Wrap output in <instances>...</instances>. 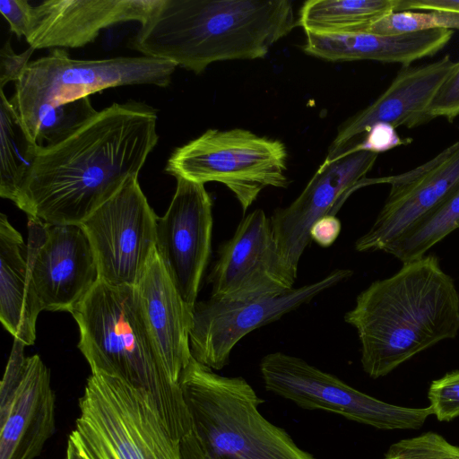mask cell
I'll use <instances>...</instances> for the list:
<instances>
[{
    "label": "cell",
    "mask_w": 459,
    "mask_h": 459,
    "mask_svg": "<svg viewBox=\"0 0 459 459\" xmlns=\"http://www.w3.org/2000/svg\"><path fill=\"white\" fill-rule=\"evenodd\" d=\"M157 111L134 100L113 103L77 132L39 147L15 204L54 225H81L133 176L158 143Z\"/></svg>",
    "instance_id": "cell-1"
},
{
    "label": "cell",
    "mask_w": 459,
    "mask_h": 459,
    "mask_svg": "<svg viewBox=\"0 0 459 459\" xmlns=\"http://www.w3.org/2000/svg\"><path fill=\"white\" fill-rule=\"evenodd\" d=\"M344 321L361 344V365L372 378L459 333V294L436 255L403 264L394 275L361 291Z\"/></svg>",
    "instance_id": "cell-2"
},
{
    "label": "cell",
    "mask_w": 459,
    "mask_h": 459,
    "mask_svg": "<svg viewBox=\"0 0 459 459\" xmlns=\"http://www.w3.org/2000/svg\"><path fill=\"white\" fill-rule=\"evenodd\" d=\"M297 22L290 0H160L131 45L201 74L218 61L264 58Z\"/></svg>",
    "instance_id": "cell-3"
},
{
    "label": "cell",
    "mask_w": 459,
    "mask_h": 459,
    "mask_svg": "<svg viewBox=\"0 0 459 459\" xmlns=\"http://www.w3.org/2000/svg\"><path fill=\"white\" fill-rule=\"evenodd\" d=\"M69 313L80 330L78 348L91 373L121 379L145 393L170 436L192 429L183 394L170 378L144 320L134 286L100 280Z\"/></svg>",
    "instance_id": "cell-4"
},
{
    "label": "cell",
    "mask_w": 459,
    "mask_h": 459,
    "mask_svg": "<svg viewBox=\"0 0 459 459\" xmlns=\"http://www.w3.org/2000/svg\"><path fill=\"white\" fill-rule=\"evenodd\" d=\"M179 385L190 432L208 454L223 459H316L260 413L264 400L242 377L219 375L192 357Z\"/></svg>",
    "instance_id": "cell-5"
},
{
    "label": "cell",
    "mask_w": 459,
    "mask_h": 459,
    "mask_svg": "<svg viewBox=\"0 0 459 459\" xmlns=\"http://www.w3.org/2000/svg\"><path fill=\"white\" fill-rule=\"evenodd\" d=\"M176 66L169 61L146 56L74 59L66 50L54 48L28 64L15 82V93L10 101L35 142L39 118L48 108L118 86L167 87Z\"/></svg>",
    "instance_id": "cell-6"
},
{
    "label": "cell",
    "mask_w": 459,
    "mask_h": 459,
    "mask_svg": "<svg viewBox=\"0 0 459 459\" xmlns=\"http://www.w3.org/2000/svg\"><path fill=\"white\" fill-rule=\"evenodd\" d=\"M79 408L73 433L89 459H156L178 441L149 396L117 377L91 373Z\"/></svg>",
    "instance_id": "cell-7"
},
{
    "label": "cell",
    "mask_w": 459,
    "mask_h": 459,
    "mask_svg": "<svg viewBox=\"0 0 459 459\" xmlns=\"http://www.w3.org/2000/svg\"><path fill=\"white\" fill-rule=\"evenodd\" d=\"M287 149L279 140L242 128L208 129L177 148L165 171L204 185L222 183L245 212L264 188L287 187Z\"/></svg>",
    "instance_id": "cell-8"
},
{
    "label": "cell",
    "mask_w": 459,
    "mask_h": 459,
    "mask_svg": "<svg viewBox=\"0 0 459 459\" xmlns=\"http://www.w3.org/2000/svg\"><path fill=\"white\" fill-rule=\"evenodd\" d=\"M259 368L267 391L300 408L333 412L379 429H417L433 414L430 406L408 408L376 399L303 359L281 351L264 356Z\"/></svg>",
    "instance_id": "cell-9"
},
{
    "label": "cell",
    "mask_w": 459,
    "mask_h": 459,
    "mask_svg": "<svg viewBox=\"0 0 459 459\" xmlns=\"http://www.w3.org/2000/svg\"><path fill=\"white\" fill-rule=\"evenodd\" d=\"M157 219L138 176H133L80 225L100 281L114 286L136 285L156 249Z\"/></svg>",
    "instance_id": "cell-10"
},
{
    "label": "cell",
    "mask_w": 459,
    "mask_h": 459,
    "mask_svg": "<svg viewBox=\"0 0 459 459\" xmlns=\"http://www.w3.org/2000/svg\"><path fill=\"white\" fill-rule=\"evenodd\" d=\"M352 273L349 269H337L316 282L270 297L245 300L210 298L196 302L189 334L192 357L213 370H221L245 335L308 303Z\"/></svg>",
    "instance_id": "cell-11"
},
{
    "label": "cell",
    "mask_w": 459,
    "mask_h": 459,
    "mask_svg": "<svg viewBox=\"0 0 459 459\" xmlns=\"http://www.w3.org/2000/svg\"><path fill=\"white\" fill-rule=\"evenodd\" d=\"M297 276L279 251L270 218L256 209L220 247L208 281L211 298L245 300L286 292L294 288Z\"/></svg>",
    "instance_id": "cell-12"
},
{
    "label": "cell",
    "mask_w": 459,
    "mask_h": 459,
    "mask_svg": "<svg viewBox=\"0 0 459 459\" xmlns=\"http://www.w3.org/2000/svg\"><path fill=\"white\" fill-rule=\"evenodd\" d=\"M29 278L43 310L70 312L99 281L93 251L80 225L28 216Z\"/></svg>",
    "instance_id": "cell-13"
},
{
    "label": "cell",
    "mask_w": 459,
    "mask_h": 459,
    "mask_svg": "<svg viewBox=\"0 0 459 459\" xmlns=\"http://www.w3.org/2000/svg\"><path fill=\"white\" fill-rule=\"evenodd\" d=\"M156 223V250L178 293L194 310L212 251V201L204 185L183 178Z\"/></svg>",
    "instance_id": "cell-14"
},
{
    "label": "cell",
    "mask_w": 459,
    "mask_h": 459,
    "mask_svg": "<svg viewBox=\"0 0 459 459\" xmlns=\"http://www.w3.org/2000/svg\"><path fill=\"white\" fill-rule=\"evenodd\" d=\"M377 155L353 147L332 161H324L300 195L287 207L273 212L270 221L279 251L295 272L311 242L313 223L327 214L335 215L350 194L368 185L365 177Z\"/></svg>",
    "instance_id": "cell-15"
},
{
    "label": "cell",
    "mask_w": 459,
    "mask_h": 459,
    "mask_svg": "<svg viewBox=\"0 0 459 459\" xmlns=\"http://www.w3.org/2000/svg\"><path fill=\"white\" fill-rule=\"evenodd\" d=\"M373 183H390L388 197L368 231L359 238V252L384 251L459 188V141L425 164Z\"/></svg>",
    "instance_id": "cell-16"
},
{
    "label": "cell",
    "mask_w": 459,
    "mask_h": 459,
    "mask_svg": "<svg viewBox=\"0 0 459 459\" xmlns=\"http://www.w3.org/2000/svg\"><path fill=\"white\" fill-rule=\"evenodd\" d=\"M456 64L446 55L429 64L402 66L374 102L338 127L324 161H332L350 152L374 124L385 122L395 128H412L429 122V108Z\"/></svg>",
    "instance_id": "cell-17"
},
{
    "label": "cell",
    "mask_w": 459,
    "mask_h": 459,
    "mask_svg": "<svg viewBox=\"0 0 459 459\" xmlns=\"http://www.w3.org/2000/svg\"><path fill=\"white\" fill-rule=\"evenodd\" d=\"M160 0H48L32 5L25 39L35 49L79 48L111 25L143 24Z\"/></svg>",
    "instance_id": "cell-18"
},
{
    "label": "cell",
    "mask_w": 459,
    "mask_h": 459,
    "mask_svg": "<svg viewBox=\"0 0 459 459\" xmlns=\"http://www.w3.org/2000/svg\"><path fill=\"white\" fill-rule=\"evenodd\" d=\"M55 430V393L39 355L26 358L21 381L0 412V459H34Z\"/></svg>",
    "instance_id": "cell-19"
},
{
    "label": "cell",
    "mask_w": 459,
    "mask_h": 459,
    "mask_svg": "<svg viewBox=\"0 0 459 459\" xmlns=\"http://www.w3.org/2000/svg\"><path fill=\"white\" fill-rule=\"evenodd\" d=\"M134 288L168 373L179 385L181 373L192 359L189 334L193 310L178 293L156 249Z\"/></svg>",
    "instance_id": "cell-20"
},
{
    "label": "cell",
    "mask_w": 459,
    "mask_h": 459,
    "mask_svg": "<svg viewBox=\"0 0 459 459\" xmlns=\"http://www.w3.org/2000/svg\"><path fill=\"white\" fill-rule=\"evenodd\" d=\"M451 30H431L398 35L368 31L344 34L306 33L303 51L331 62L373 60L411 63L439 52L451 39Z\"/></svg>",
    "instance_id": "cell-21"
},
{
    "label": "cell",
    "mask_w": 459,
    "mask_h": 459,
    "mask_svg": "<svg viewBox=\"0 0 459 459\" xmlns=\"http://www.w3.org/2000/svg\"><path fill=\"white\" fill-rule=\"evenodd\" d=\"M27 245L0 214V319L4 327L25 345L36 340V323L43 307L29 278Z\"/></svg>",
    "instance_id": "cell-22"
},
{
    "label": "cell",
    "mask_w": 459,
    "mask_h": 459,
    "mask_svg": "<svg viewBox=\"0 0 459 459\" xmlns=\"http://www.w3.org/2000/svg\"><path fill=\"white\" fill-rule=\"evenodd\" d=\"M400 0H308L298 25L306 33L344 34L366 31L376 20L397 12Z\"/></svg>",
    "instance_id": "cell-23"
},
{
    "label": "cell",
    "mask_w": 459,
    "mask_h": 459,
    "mask_svg": "<svg viewBox=\"0 0 459 459\" xmlns=\"http://www.w3.org/2000/svg\"><path fill=\"white\" fill-rule=\"evenodd\" d=\"M0 195L15 203L35 163L39 145L27 133L10 100L1 90Z\"/></svg>",
    "instance_id": "cell-24"
},
{
    "label": "cell",
    "mask_w": 459,
    "mask_h": 459,
    "mask_svg": "<svg viewBox=\"0 0 459 459\" xmlns=\"http://www.w3.org/2000/svg\"><path fill=\"white\" fill-rule=\"evenodd\" d=\"M459 228V188L433 212L388 245L384 252L403 263L417 259Z\"/></svg>",
    "instance_id": "cell-25"
},
{
    "label": "cell",
    "mask_w": 459,
    "mask_h": 459,
    "mask_svg": "<svg viewBox=\"0 0 459 459\" xmlns=\"http://www.w3.org/2000/svg\"><path fill=\"white\" fill-rule=\"evenodd\" d=\"M98 111L85 97L48 108L40 117L35 136L39 147H51L66 140Z\"/></svg>",
    "instance_id": "cell-26"
},
{
    "label": "cell",
    "mask_w": 459,
    "mask_h": 459,
    "mask_svg": "<svg viewBox=\"0 0 459 459\" xmlns=\"http://www.w3.org/2000/svg\"><path fill=\"white\" fill-rule=\"evenodd\" d=\"M431 30H459V13L438 10L394 12L376 20L366 31L398 35Z\"/></svg>",
    "instance_id": "cell-27"
},
{
    "label": "cell",
    "mask_w": 459,
    "mask_h": 459,
    "mask_svg": "<svg viewBox=\"0 0 459 459\" xmlns=\"http://www.w3.org/2000/svg\"><path fill=\"white\" fill-rule=\"evenodd\" d=\"M383 459H459V446L429 431L393 444Z\"/></svg>",
    "instance_id": "cell-28"
},
{
    "label": "cell",
    "mask_w": 459,
    "mask_h": 459,
    "mask_svg": "<svg viewBox=\"0 0 459 459\" xmlns=\"http://www.w3.org/2000/svg\"><path fill=\"white\" fill-rule=\"evenodd\" d=\"M433 414L440 421H450L459 416V371L446 374L434 380L428 393Z\"/></svg>",
    "instance_id": "cell-29"
},
{
    "label": "cell",
    "mask_w": 459,
    "mask_h": 459,
    "mask_svg": "<svg viewBox=\"0 0 459 459\" xmlns=\"http://www.w3.org/2000/svg\"><path fill=\"white\" fill-rule=\"evenodd\" d=\"M458 116L459 62L438 90L428 110L429 121L437 117H444L448 122H453Z\"/></svg>",
    "instance_id": "cell-30"
},
{
    "label": "cell",
    "mask_w": 459,
    "mask_h": 459,
    "mask_svg": "<svg viewBox=\"0 0 459 459\" xmlns=\"http://www.w3.org/2000/svg\"><path fill=\"white\" fill-rule=\"evenodd\" d=\"M24 346L22 342L14 339L0 386V412L9 406L21 381L27 358L24 356Z\"/></svg>",
    "instance_id": "cell-31"
},
{
    "label": "cell",
    "mask_w": 459,
    "mask_h": 459,
    "mask_svg": "<svg viewBox=\"0 0 459 459\" xmlns=\"http://www.w3.org/2000/svg\"><path fill=\"white\" fill-rule=\"evenodd\" d=\"M404 142L397 134L395 127L385 122L374 124L365 134L361 142L354 146L357 150L380 153L392 150Z\"/></svg>",
    "instance_id": "cell-32"
},
{
    "label": "cell",
    "mask_w": 459,
    "mask_h": 459,
    "mask_svg": "<svg viewBox=\"0 0 459 459\" xmlns=\"http://www.w3.org/2000/svg\"><path fill=\"white\" fill-rule=\"evenodd\" d=\"M36 50L32 47L21 54H16L6 41L0 50V87L1 90L9 82H17L27 67L30 57Z\"/></svg>",
    "instance_id": "cell-33"
},
{
    "label": "cell",
    "mask_w": 459,
    "mask_h": 459,
    "mask_svg": "<svg viewBox=\"0 0 459 459\" xmlns=\"http://www.w3.org/2000/svg\"><path fill=\"white\" fill-rule=\"evenodd\" d=\"M32 5L26 0H0V11L18 38L28 33Z\"/></svg>",
    "instance_id": "cell-34"
},
{
    "label": "cell",
    "mask_w": 459,
    "mask_h": 459,
    "mask_svg": "<svg viewBox=\"0 0 459 459\" xmlns=\"http://www.w3.org/2000/svg\"><path fill=\"white\" fill-rule=\"evenodd\" d=\"M340 220L333 214H327L316 220L309 230L311 241L322 247H329L337 239L341 233Z\"/></svg>",
    "instance_id": "cell-35"
},
{
    "label": "cell",
    "mask_w": 459,
    "mask_h": 459,
    "mask_svg": "<svg viewBox=\"0 0 459 459\" xmlns=\"http://www.w3.org/2000/svg\"><path fill=\"white\" fill-rule=\"evenodd\" d=\"M412 10L459 13V0H400L397 12Z\"/></svg>",
    "instance_id": "cell-36"
},
{
    "label": "cell",
    "mask_w": 459,
    "mask_h": 459,
    "mask_svg": "<svg viewBox=\"0 0 459 459\" xmlns=\"http://www.w3.org/2000/svg\"><path fill=\"white\" fill-rule=\"evenodd\" d=\"M181 459H223L208 454L189 432L179 442Z\"/></svg>",
    "instance_id": "cell-37"
},
{
    "label": "cell",
    "mask_w": 459,
    "mask_h": 459,
    "mask_svg": "<svg viewBox=\"0 0 459 459\" xmlns=\"http://www.w3.org/2000/svg\"><path fill=\"white\" fill-rule=\"evenodd\" d=\"M66 459H89V457L79 443L72 441L67 445Z\"/></svg>",
    "instance_id": "cell-38"
}]
</instances>
